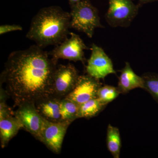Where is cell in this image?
Masks as SVG:
<instances>
[{"mask_svg": "<svg viewBox=\"0 0 158 158\" xmlns=\"http://www.w3.org/2000/svg\"><path fill=\"white\" fill-rule=\"evenodd\" d=\"M81 1L82 0H69V2L70 6H71Z\"/></svg>", "mask_w": 158, "mask_h": 158, "instance_id": "21", "label": "cell"}, {"mask_svg": "<svg viewBox=\"0 0 158 158\" xmlns=\"http://www.w3.org/2000/svg\"><path fill=\"white\" fill-rule=\"evenodd\" d=\"M70 21V13L59 6L42 8L31 21L26 37L42 48L56 46L68 38Z\"/></svg>", "mask_w": 158, "mask_h": 158, "instance_id": "2", "label": "cell"}, {"mask_svg": "<svg viewBox=\"0 0 158 158\" xmlns=\"http://www.w3.org/2000/svg\"><path fill=\"white\" fill-rule=\"evenodd\" d=\"M22 30V27L19 25H2L0 26V34L2 35L9 32Z\"/></svg>", "mask_w": 158, "mask_h": 158, "instance_id": "19", "label": "cell"}, {"mask_svg": "<svg viewBox=\"0 0 158 158\" xmlns=\"http://www.w3.org/2000/svg\"><path fill=\"white\" fill-rule=\"evenodd\" d=\"M71 28L83 32L92 38L97 28H104L98 9L89 0H82L70 6Z\"/></svg>", "mask_w": 158, "mask_h": 158, "instance_id": "3", "label": "cell"}, {"mask_svg": "<svg viewBox=\"0 0 158 158\" xmlns=\"http://www.w3.org/2000/svg\"><path fill=\"white\" fill-rule=\"evenodd\" d=\"M143 89L148 91L158 103V74L147 73L142 76Z\"/></svg>", "mask_w": 158, "mask_h": 158, "instance_id": "17", "label": "cell"}, {"mask_svg": "<svg viewBox=\"0 0 158 158\" xmlns=\"http://www.w3.org/2000/svg\"><path fill=\"white\" fill-rule=\"evenodd\" d=\"M101 86L99 80L89 75L79 76L74 88L65 98L80 106L91 99L97 98L98 91Z\"/></svg>", "mask_w": 158, "mask_h": 158, "instance_id": "10", "label": "cell"}, {"mask_svg": "<svg viewBox=\"0 0 158 158\" xmlns=\"http://www.w3.org/2000/svg\"><path fill=\"white\" fill-rule=\"evenodd\" d=\"M78 72L72 64L57 65L52 82V95L59 99L66 97L72 91L79 77Z\"/></svg>", "mask_w": 158, "mask_h": 158, "instance_id": "6", "label": "cell"}, {"mask_svg": "<svg viewBox=\"0 0 158 158\" xmlns=\"http://www.w3.org/2000/svg\"><path fill=\"white\" fill-rule=\"evenodd\" d=\"M14 114L22 125L23 129L39 140L46 119L38 113L35 103L30 102L23 103L18 106Z\"/></svg>", "mask_w": 158, "mask_h": 158, "instance_id": "7", "label": "cell"}, {"mask_svg": "<svg viewBox=\"0 0 158 158\" xmlns=\"http://www.w3.org/2000/svg\"><path fill=\"white\" fill-rule=\"evenodd\" d=\"M139 7L132 0H109L107 22L113 27H128L137 16Z\"/></svg>", "mask_w": 158, "mask_h": 158, "instance_id": "4", "label": "cell"}, {"mask_svg": "<svg viewBox=\"0 0 158 158\" xmlns=\"http://www.w3.org/2000/svg\"><path fill=\"white\" fill-rule=\"evenodd\" d=\"M106 106L97 98L91 99L80 105L78 118H90L96 116Z\"/></svg>", "mask_w": 158, "mask_h": 158, "instance_id": "15", "label": "cell"}, {"mask_svg": "<svg viewBox=\"0 0 158 158\" xmlns=\"http://www.w3.org/2000/svg\"><path fill=\"white\" fill-rule=\"evenodd\" d=\"M144 81L142 76L135 73L128 62H126L121 71L118 78V88L120 94H125L137 88H143Z\"/></svg>", "mask_w": 158, "mask_h": 158, "instance_id": "13", "label": "cell"}, {"mask_svg": "<svg viewBox=\"0 0 158 158\" xmlns=\"http://www.w3.org/2000/svg\"><path fill=\"white\" fill-rule=\"evenodd\" d=\"M91 54L86 66V72L94 78L104 79L111 74H116L112 60L102 48L92 44Z\"/></svg>", "mask_w": 158, "mask_h": 158, "instance_id": "8", "label": "cell"}, {"mask_svg": "<svg viewBox=\"0 0 158 158\" xmlns=\"http://www.w3.org/2000/svg\"><path fill=\"white\" fill-rule=\"evenodd\" d=\"M71 123L67 121L51 122L46 120L38 140L54 153H60L66 131Z\"/></svg>", "mask_w": 158, "mask_h": 158, "instance_id": "9", "label": "cell"}, {"mask_svg": "<svg viewBox=\"0 0 158 158\" xmlns=\"http://www.w3.org/2000/svg\"><path fill=\"white\" fill-rule=\"evenodd\" d=\"M139 4H138L139 6H142L147 3L153 2H157L158 0H138Z\"/></svg>", "mask_w": 158, "mask_h": 158, "instance_id": "20", "label": "cell"}, {"mask_svg": "<svg viewBox=\"0 0 158 158\" xmlns=\"http://www.w3.org/2000/svg\"><path fill=\"white\" fill-rule=\"evenodd\" d=\"M120 94L118 88L106 85L101 86L98 89L97 98L103 104L107 106L109 103L117 98Z\"/></svg>", "mask_w": 158, "mask_h": 158, "instance_id": "18", "label": "cell"}, {"mask_svg": "<svg viewBox=\"0 0 158 158\" xmlns=\"http://www.w3.org/2000/svg\"><path fill=\"white\" fill-rule=\"evenodd\" d=\"M80 106L67 98L61 99L60 111L62 121L72 123L78 118Z\"/></svg>", "mask_w": 158, "mask_h": 158, "instance_id": "16", "label": "cell"}, {"mask_svg": "<svg viewBox=\"0 0 158 158\" xmlns=\"http://www.w3.org/2000/svg\"><path fill=\"white\" fill-rule=\"evenodd\" d=\"M59 99L53 95L44 98L35 103L39 114L47 121L51 122L62 121L60 111Z\"/></svg>", "mask_w": 158, "mask_h": 158, "instance_id": "12", "label": "cell"}, {"mask_svg": "<svg viewBox=\"0 0 158 158\" xmlns=\"http://www.w3.org/2000/svg\"><path fill=\"white\" fill-rule=\"evenodd\" d=\"M23 128L20 122L11 110L0 111V140L4 148L19 131Z\"/></svg>", "mask_w": 158, "mask_h": 158, "instance_id": "11", "label": "cell"}, {"mask_svg": "<svg viewBox=\"0 0 158 158\" xmlns=\"http://www.w3.org/2000/svg\"><path fill=\"white\" fill-rule=\"evenodd\" d=\"M107 146L114 158H119L121 148L120 132L118 128L109 124L106 137Z\"/></svg>", "mask_w": 158, "mask_h": 158, "instance_id": "14", "label": "cell"}, {"mask_svg": "<svg viewBox=\"0 0 158 158\" xmlns=\"http://www.w3.org/2000/svg\"><path fill=\"white\" fill-rule=\"evenodd\" d=\"M70 37L56 46L51 52L50 55L58 61L59 59H67L77 62L81 61L85 64V50L89 49L79 35L71 32Z\"/></svg>", "mask_w": 158, "mask_h": 158, "instance_id": "5", "label": "cell"}, {"mask_svg": "<svg viewBox=\"0 0 158 158\" xmlns=\"http://www.w3.org/2000/svg\"><path fill=\"white\" fill-rule=\"evenodd\" d=\"M36 44L9 55L1 76L15 106L52 95L53 78L58 61Z\"/></svg>", "mask_w": 158, "mask_h": 158, "instance_id": "1", "label": "cell"}]
</instances>
